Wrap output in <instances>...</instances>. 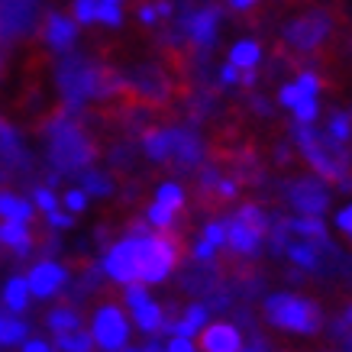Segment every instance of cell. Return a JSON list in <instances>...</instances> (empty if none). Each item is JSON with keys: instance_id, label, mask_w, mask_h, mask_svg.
Instances as JSON below:
<instances>
[{"instance_id": "cell-1", "label": "cell", "mask_w": 352, "mask_h": 352, "mask_svg": "<svg viewBox=\"0 0 352 352\" xmlns=\"http://www.w3.org/2000/svg\"><path fill=\"white\" fill-rule=\"evenodd\" d=\"M340 26H346V16L336 7H314V10L300 13L298 20H291L278 43L298 58H323Z\"/></svg>"}, {"instance_id": "cell-2", "label": "cell", "mask_w": 352, "mask_h": 352, "mask_svg": "<svg viewBox=\"0 0 352 352\" xmlns=\"http://www.w3.org/2000/svg\"><path fill=\"white\" fill-rule=\"evenodd\" d=\"M298 146L300 155L307 159V165L317 171L320 182L330 184H342L346 182V171H349V152L342 142L330 136V133H314L310 126H300L298 123Z\"/></svg>"}, {"instance_id": "cell-3", "label": "cell", "mask_w": 352, "mask_h": 352, "mask_svg": "<svg viewBox=\"0 0 352 352\" xmlns=\"http://www.w3.org/2000/svg\"><path fill=\"white\" fill-rule=\"evenodd\" d=\"M184 243L171 233H142L136 236V268L142 285H159L175 272L178 258H182Z\"/></svg>"}, {"instance_id": "cell-4", "label": "cell", "mask_w": 352, "mask_h": 352, "mask_svg": "<svg viewBox=\"0 0 352 352\" xmlns=\"http://www.w3.org/2000/svg\"><path fill=\"white\" fill-rule=\"evenodd\" d=\"M265 320L288 333H317L323 327V310L300 294H272L265 300Z\"/></svg>"}, {"instance_id": "cell-5", "label": "cell", "mask_w": 352, "mask_h": 352, "mask_svg": "<svg viewBox=\"0 0 352 352\" xmlns=\"http://www.w3.org/2000/svg\"><path fill=\"white\" fill-rule=\"evenodd\" d=\"M91 340H94L97 349L104 352H120L129 340V320L126 314L117 307V304H104V307L94 314V323H91Z\"/></svg>"}, {"instance_id": "cell-6", "label": "cell", "mask_w": 352, "mask_h": 352, "mask_svg": "<svg viewBox=\"0 0 352 352\" xmlns=\"http://www.w3.org/2000/svg\"><path fill=\"white\" fill-rule=\"evenodd\" d=\"M288 201L298 207L300 217H320L327 207H330V194H327V184L320 178H298V182H291L288 188Z\"/></svg>"}, {"instance_id": "cell-7", "label": "cell", "mask_w": 352, "mask_h": 352, "mask_svg": "<svg viewBox=\"0 0 352 352\" xmlns=\"http://www.w3.org/2000/svg\"><path fill=\"white\" fill-rule=\"evenodd\" d=\"M104 268H107V275L113 278L117 285H133V281H139V268H136V236H126V239H120V243L107 252V258H104Z\"/></svg>"}, {"instance_id": "cell-8", "label": "cell", "mask_w": 352, "mask_h": 352, "mask_svg": "<svg viewBox=\"0 0 352 352\" xmlns=\"http://www.w3.org/2000/svg\"><path fill=\"white\" fill-rule=\"evenodd\" d=\"M197 346H201V352H239L243 340H239V330L233 323H210L201 330Z\"/></svg>"}, {"instance_id": "cell-9", "label": "cell", "mask_w": 352, "mask_h": 352, "mask_svg": "<svg viewBox=\"0 0 352 352\" xmlns=\"http://www.w3.org/2000/svg\"><path fill=\"white\" fill-rule=\"evenodd\" d=\"M262 236L258 230L252 226H245L243 220H226V245H230V252L239 258H252L258 252V245H262Z\"/></svg>"}, {"instance_id": "cell-10", "label": "cell", "mask_w": 352, "mask_h": 352, "mask_svg": "<svg viewBox=\"0 0 352 352\" xmlns=\"http://www.w3.org/2000/svg\"><path fill=\"white\" fill-rule=\"evenodd\" d=\"M26 281H30V294H36V298H52L65 285V268L55 265V262H39V265L26 275Z\"/></svg>"}, {"instance_id": "cell-11", "label": "cell", "mask_w": 352, "mask_h": 352, "mask_svg": "<svg viewBox=\"0 0 352 352\" xmlns=\"http://www.w3.org/2000/svg\"><path fill=\"white\" fill-rule=\"evenodd\" d=\"M217 23H220V10L217 7H204L191 16V43L197 49H210L217 39Z\"/></svg>"}, {"instance_id": "cell-12", "label": "cell", "mask_w": 352, "mask_h": 352, "mask_svg": "<svg viewBox=\"0 0 352 352\" xmlns=\"http://www.w3.org/2000/svg\"><path fill=\"white\" fill-rule=\"evenodd\" d=\"M146 155L152 162H171L175 159V146H178V129H149L142 136Z\"/></svg>"}, {"instance_id": "cell-13", "label": "cell", "mask_w": 352, "mask_h": 352, "mask_svg": "<svg viewBox=\"0 0 352 352\" xmlns=\"http://www.w3.org/2000/svg\"><path fill=\"white\" fill-rule=\"evenodd\" d=\"M45 39L52 45L55 52H65V49H72L78 39V23L62 16V13H52L49 23H45Z\"/></svg>"}, {"instance_id": "cell-14", "label": "cell", "mask_w": 352, "mask_h": 352, "mask_svg": "<svg viewBox=\"0 0 352 352\" xmlns=\"http://www.w3.org/2000/svg\"><path fill=\"white\" fill-rule=\"evenodd\" d=\"M133 320H136V327L142 333H162L165 330V310L155 300H146V304L133 307Z\"/></svg>"}, {"instance_id": "cell-15", "label": "cell", "mask_w": 352, "mask_h": 352, "mask_svg": "<svg viewBox=\"0 0 352 352\" xmlns=\"http://www.w3.org/2000/svg\"><path fill=\"white\" fill-rule=\"evenodd\" d=\"M0 243L16 249V252H26L32 245L30 226L23 223V220H0Z\"/></svg>"}, {"instance_id": "cell-16", "label": "cell", "mask_w": 352, "mask_h": 352, "mask_svg": "<svg viewBox=\"0 0 352 352\" xmlns=\"http://www.w3.org/2000/svg\"><path fill=\"white\" fill-rule=\"evenodd\" d=\"M0 220H23L32 223V204L10 191H0Z\"/></svg>"}, {"instance_id": "cell-17", "label": "cell", "mask_w": 352, "mask_h": 352, "mask_svg": "<svg viewBox=\"0 0 352 352\" xmlns=\"http://www.w3.org/2000/svg\"><path fill=\"white\" fill-rule=\"evenodd\" d=\"M204 323H207V307H204V304H191V307L184 310L182 320L171 323V330L178 333V336H188V340H191V336L201 330Z\"/></svg>"}, {"instance_id": "cell-18", "label": "cell", "mask_w": 352, "mask_h": 352, "mask_svg": "<svg viewBox=\"0 0 352 352\" xmlns=\"http://www.w3.org/2000/svg\"><path fill=\"white\" fill-rule=\"evenodd\" d=\"M230 62H233L239 72L256 68V65L262 62V49H258V43H252V39H243V43H236L233 49H230Z\"/></svg>"}, {"instance_id": "cell-19", "label": "cell", "mask_w": 352, "mask_h": 352, "mask_svg": "<svg viewBox=\"0 0 352 352\" xmlns=\"http://www.w3.org/2000/svg\"><path fill=\"white\" fill-rule=\"evenodd\" d=\"M55 346L62 352H94V340L87 330H68V333H55Z\"/></svg>"}, {"instance_id": "cell-20", "label": "cell", "mask_w": 352, "mask_h": 352, "mask_svg": "<svg viewBox=\"0 0 352 352\" xmlns=\"http://www.w3.org/2000/svg\"><path fill=\"white\" fill-rule=\"evenodd\" d=\"M288 233L300 236V239H327V226H323L320 217H298V220H288Z\"/></svg>"}, {"instance_id": "cell-21", "label": "cell", "mask_w": 352, "mask_h": 352, "mask_svg": "<svg viewBox=\"0 0 352 352\" xmlns=\"http://www.w3.org/2000/svg\"><path fill=\"white\" fill-rule=\"evenodd\" d=\"M3 304L10 310H23L30 304V281L26 278H10L3 288Z\"/></svg>"}, {"instance_id": "cell-22", "label": "cell", "mask_w": 352, "mask_h": 352, "mask_svg": "<svg viewBox=\"0 0 352 352\" xmlns=\"http://www.w3.org/2000/svg\"><path fill=\"white\" fill-rule=\"evenodd\" d=\"M155 204L171 207L175 214H182V210H184V188H182V184H175V182L159 184V191H155Z\"/></svg>"}, {"instance_id": "cell-23", "label": "cell", "mask_w": 352, "mask_h": 352, "mask_svg": "<svg viewBox=\"0 0 352 352\" xmlns=\"http://www.w3.org/2000/svg\"><path fill=\"white\" fill-rule=\"evenodd\" d=\"M13 342H26V323L0 314V346H13Z\"/></svg>"}, {"instance_id": "cell-24", "label": "cell", "mask_w": 352, "mask_h": 352, "mask_svg": "<svg viewBox=\"0 0 352 352\" xmlns=\"http://www.w3.org/2000/svg\"><path fill=\"white\" fill-rule=\"evenodd\" d=\"M49 327H52V333H68V330H78L81 327V317H78L75 310L68 307H58L49 314Z\"/></svg>"}, {"instance_id": "cell-25", "label": "cell", "mask_w": 352, "mask_h": 352, "mask_svg": "<svg viewBox=\"0 0 352 352\" xmlns=\"http://www.w3.org/2000/svg\"><path fill=\"white\" fill-rule=\"evenodd\" d=\"M97 3H100V0H75V3H72V20H75L78 26L97 23Z\"/></svg>"}, {"instance_id": "cell-26", "label": "cell", "mask_w": 352, "mask_h": 352, "mask_svg": "<svg viewBox=\"0 0 352 352\" xmlns=\"http://www.w3.org/2000/svg\"><path fill=\"white\" fill-rule=\"evenodd\" d=\"M97 23H104V26H120V23H123L120 3H113V0H100V3H97Z\"/></svg>"}, {"instance_id": "cell-27", "label": "cell", "mask_w": 352, "mask_h": 352, "mask_svg": "<svg viewBox=\"0 0 352 352\" xmlns=\"http://www.w3.org/2000/svg\"><path fill=\"white\" fill-rule=\"evenodd\" d=\"M330 136L346 146L349 136H352V117H346V113H333L330 117Z\"/></svg>"}, {"instance_id": "cell-28", "label": "cell", "mask_w": 352, "mask_h": 352, "mask_svg": "<svg viewBox=\"0 0 352 352\" xmlns=\"http://www.w3.org/2000/svg\"><path fill=\"white\" fill-rule=\"evenodd\" d=\"M294 117H298L300 126H310L317 120V97H304L298 107H294Z\"/></svg>"}, {"instance_id": "cell-29", "label": "cell", "mask_w": 352, "mask_h": 352, "mask_svg": "<svg viewBox=\"0 0 352 352\" xmlns=\"http://www.w3.org/2000/svg\"><path fill=\"white\" fill-rule=\"evenodd\" d=\"M32 201H36V207H39V210H45V214L58 210V201H55V194H52V191H45V188H39V191L32 194Z\"/></svg>"}, {"instance_id": "cell-30", "label": "cell", "mask_w": 352, "mask_h": 352, "mask_svg": "<svg viewBox=\"0 0 352 352\" xmlns=\"http://www.w3.org/2000/svg\"><path fill=\"white\" fill-rule=\"evenodd\" d=\"M65 207H68V210H72V214H81V210H85L87 207V194L85 191H68L65 194Z\"/></svg>"}, {"instance_id": "cell-31", "label": "cell", "mask_w": 352, "mask_h": 352, "mask_svg": "<svg viewBox=\"0 0 352 352\" xmlns=\"http://www.w3.org/2000/svg\"><path fill=\"white\" fill-rule=\"evenodd\" d=\"M278 100H281V104H285V107H298L300 104V91H298V85H285L281 87V94H278Z\"/></svg>"}, {"instance_id": "cell-32", "label": "cell", "mask_w": 352, "mask_h": 352, "mask_svg": "<svg viewBox=\"0 0 352 352\" xmlns=\"http://www.w3.org/2000/svg\"><path fill=\"white\" fill-rule=\"evenodd\" d=\"M139 23H146V26H152V23L159 20V10H155V3H139Z\"/></svg>"}, {"instance_id": "cell-33", "label": "cell", "mask_w": 352, "mask_h": 352, "mask_svg": "<svg viewBox=\"0 0 352 352\" xmlns=\"http://www.w3.org/2000/svg\"><path fill=\"white\" fill-rule=\"evenodd\" d=\"M165 352H197V349L191 346V340H188V336H175V340L165 346Z\"/></svg>"}, {"instance_id": "cell-34", "label": "cell", "mask_w": 352, "mask_h": 352, "mask_svg": "<svg viewBox=\"0 0 352 352\" xmlns=\"http://www.w3.org/2000/svg\"><path fill=\"white\" fill-rule=\"evenodd\" d=\"M220 81H223V85H236V81H239V68H236L233 62H226L223 68H220Z\"/></svg>"}, {"instance_id": "cell-35", "label": "cell", "mask_w": 352, "mask_h": 352, "mask_svg": "<svg viewBox=\"0 0 352 352\" xmlns=\"http://www.w3.org/2000/svg\"><path fill=\"white\" fill-rule=\"evenodd\" d=\"M336 226H340L342 233L352 239V207H346V210H340V217H336Z\"/></svg>"}, {"instance_id": "cell-36", "label": "cell", "mask_w": 352, "mask_h": 352, "mask_svg": "<svg viewBox=\"0 0 352 352\" xmlns=\"http://www.w3.org/2000/svg\"><path fill=\"white\" fill-rule=\"evenodd\" d=\"M23 352H52V346L43 340H26L23 342Z\"/></svg>"}, {"instance_id": "cell-37", "label": "cell", "mask_w": 352, "mask_h": 352, "mask_svg": "<svg viewBox=\"0 0 352 352\" xmlns=\"http://www.w3.org/2000/svg\"><path fill=\"white\" fill-rule=\"evenodd\" d=\"M45 217H49V223H52V226H62V230H65V226H72V217H68V214L52 210V214H45Z\"/></svg>"}, {"instance_id": "cell-38", "label": "cell", "mask_w": 352, "mask_h": 352, "mask_svg": "<svg viewBox=\"0 0 352 352\" xmlns=\"http://www.w3.org/2000/svg\"><path fill=\"white\" fill-rule=\"evenodd\" d=\"M258 0H230V7H233V10H239V13H245V10H252V7H256Z\"/></svg>"}, {"instance_id": "cell-39", "label": "cell", "mask_w": 352, "mask_h": 352, "mask_svg": "<svg viewBox=\"0 0 352 352\" xmlns=\"http://www.w3.org/2000/svg\"><path fill=\"white\" fill-rule=\"evenodd\" d=\"M155 10H159V16H171V3L168 0H159V3H155Z\"/></svg>"}, {"instance_id": "cell-40", "label": "cell", "mask_w": 352, "mask_h": 352, "mask_svg": "<svg viewBox=\"0 0 352 352\" xmlns=\"http://www.w3.org/2000/svg\"><path fill=\"white\" fill-rule=\"evenodd\" d=\"M342 188H346V191H352V178H346V182H342Z\"/></svg>"}, {"instance_id": "cell-41", "label": "cell", "mask_w": 352, "mask_h": 352, "mask_svg": "<svg viewBox=\"0 0 352 352\" xmlns=\"http://www.w3.org/2000/svg\"><path fill=\"white\" fill-rule=\"evenodd\" d=\"M113 3H120V0H113Z\"/></svg>"}]
</instances>
